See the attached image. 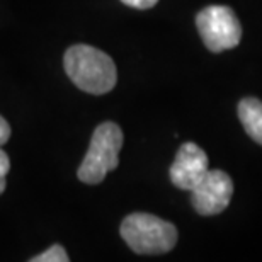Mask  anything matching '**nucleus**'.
Here are the masks:
<instances>
[{
    "mask_svg": "<svg viewBox=\"0 0 262 262\" xmlns=\"http://www.w3.org/2000/svg\"><path fill=\"white\" fill-rule=\"evenodd\" d=\"M191 203L203 216L222 213L230 204L233 194V182L223 170H208L206 176L191 189Z\"/></svg>",
    "mask_w": 262,
    "mask_h": 262,
    "instance_id": "5",
    "label": "nucleus"
},
{
    "mask_svg": "<svg viewBox=\"0 0 262 262\" xmlns=\"http://www.w3.org/2000/svg\"><path fill=\"white\" fill-rule=\"evenodd\" d=\"M121 237L136 254H165L176 247L177 228L155 214L133 213L121 223Z\"/></svg>",
    "mask_w": 262,
    "mask_h": 262,
    "instance_id": "2",
    "label": "nucleus"
},
{
    "mask_svg": "<svg viewBox=\"0 0 262 262\" xmlns=\"http://www.w3.org/2000/svg\"><path fill=\"white\" fill-rule=\"evenodd\" d=\"M123 140V131L116 123L106 121L99 124L91 138L87 154L78 167V179L91 186L102 182L107 172L114 170L119 164Z\"/></svg>",
    "mask_w": 262,
    "mask_h": 262,
    "instance_id": "3",
    "label": "nucleus"
},
{
    "mask_svg": "<svg viewBox=\"0 0 262 262\" xmlns=\"http://www.w3.org/2000/svg\"><path fill=\"white\" fill-rule=\"evenodd\" d=\"M68 260H70V257H68L67 250L58 244L51 245V247L48 250H45L43 254H39L31 259V262H68Z\"/></svg>",
    "mask_w": 262,
    "mask_h": 262,
    "instance_id": "8",
    "label": "nucleus"
},
{
    "mask_svg": "<svg viewBox=\"0 0 262 262\" xmlns=\"http://www.w3.org/2000/svg\"><path fill=\"white\" fill-rule=\"evenodd\" d=\"M10 138V126L5 119L0 116V146L5 145Z\"/></svg>",
    "mask_w": 262,
    "mask_h": 262,
    "instance_id": "11",
    "label": "nucleus"
},
{
    "mask_svg": "<svg viewBox=\"0 0 262 262\" xmlns=\"http://www.w3.org/2000/svg\"><path fill=\"white\" fill-rule=\"evenodd\" d=\"M238 118L250 138L262 145V101L255 97L242 99L238 104Z\"/></svg>",
    "mask_w": 262,
    "mask_h": 262,
    "instance_id": "7",
    "label": "nucleus"
},
{
    "mask_svg": "<svg viewBox=\"0 0 262 262\" xmlns=\"http://www.w3.org/2000/svg\"><path fill=\"white\" fill-rule=\"evenodd\" d=\"M208 162V155L196 143L187 141V143L181 145L169 169L172 184L179 189L191 191L209 170Z\"/></svg>",
    "mask_w": 262,
    "mask_h": 262,
    "instance_id": "6",
    "label": "nucleus"
},
{
    "mask_svg": "<svg viewBox=\"0 0 262 262\" xmlns=\"http://www.w3.org/2000/svg\"><path fill=\"white\" fill-rule=\"evenodd\" d=\"M121 2L124 5H128V7H133V9H138V10H146V9L154 7L159 0H121Z\"/></svg>",
    "mask_w": 262,
    "mask_h": 262,
    "instance_id": "10",
    "label": "nucleus"
},
{
    "mask_svg": "<svg viewBox=\"0 0 262 262\" xmlns=\"http://www.w3.org/2000/svg\"><path fill=\"white\" fill-rule=\"evenodd\" d=\"M196 28L204 46L213 53L235 48L242 38V26L237 15L225 5H209L203 9L196 17Z\"/></svg>",
    "mask_w": 262,
    "mask_h": 262,
    "instance_id": "4",
    "label": "nucleus"
},
{
    "mask_svg": "<svg viewBox=\"0 0 262 262\" xmlns=\"http://www.w3.org/2000/svg\"><path fill=\"white\" fill-rule=\"evenodd\" d=\"M10 170V160L9 155L0 148V194L5 191V186H7V174Z\"/></svg>",
    "mask_w": 262,
    "mask_h": 262,
    "instance_id": "9",
    "label": "nucleus"
},
{
    "mask_svg": "<svg viewBox=\"0 0 262 262\" xmlns=\"http://www.w3.org/2000/svg\"><path fill=\"white\" fill-rule=\"evenodd\" d=\"M63 67L68 78L87 94L102 96L116 85L118 72L113 58L94 46H70L65 51Z\"/></svg>",
    "mask_w": 262,
    "mask_h": 262,
    "instance_id": "1",
    "label": "nucleus"
}]
</instances>
